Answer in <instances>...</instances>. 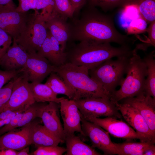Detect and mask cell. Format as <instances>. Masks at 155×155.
Here are the masks:
<instances>
[{"instance_id": "12", "label": "cell", "mask_w": 155, "mask_h": 155, "mask_svg": "<svg viewBox=\"0 0 155 155\" xmlns=\"http://www.w3.org/2000/svg\"><path fill=\"white\" fill-rule=\"evenodd\" d=\"M46 103H38L37 117L41 119L47 129L65 141V135L60 118L59 103L53 102Z\"/></svg>"}, {"instance_id": "24", "label": "cell", "mask_w": 155, "mask_h": 155, "mask_svg": "<svg viewBox=\"0 0 155 155\" xmlns=\"http://www.w3.org/2000/svg\"><path fill=\"white\" fill-rule=\"evenodd\" d=\"M45 84L56 94H63L67 96L70 99L73 100L75 96L74 91L56 72H53L49 74Z\"/></svg>"}, {"instance_id": "7", "label": "cell", "mask_w": 155, "mask_h": 155, "mask_svg": "<svg viewBox=\"0 0 155 155\" xmlns=\"http://www.w3.org/2000/svg\"><path fill=\"white\" fill-rule=\"evenodd\" d=\"M74 100L84 119L102 117L121 119L122 117L116 104L110 98H91Z\"/></svg>"}, {"instance_id": "10", "label": "cell", "mask_w": 155, "mask_h": 155, "mask_svg": "<svg viewBox=\"0 0 155 155\" xmlns=\"http://www.w3.org/2000/svg\"><path fill=\"white\" fill-rule=\"evenodd\" d=\"M15 6L0 11V28L16 40L25 29L33 14L16 9Z\"/></svg>"}, {"instance_id": "26", "label": "cell", "mask_w": 155, "mask_h": 155, "mask_svg": "<svg viewBox=\"0 0 155 155\" xmlns=\"http://www.w3.org/2000/svg\"><path fill=\"white\" fill-rule=\"evenodd\" d=\"M91 125L95 132L101 150L104 155H117L115 146L112 142L109 133L98 125L91 122Z\"/></svg>"}, {"instance_id": "35", "label": "cell", "mask_w": 155, "mask_h": 155, "mask_svg": "<svg viewBox=\"0 0 155 155\" xmlns=\"http://www.w3.org/2000/svg\"><path fill=\"white\" fill-rule=\"evenodd\" d=\"M12 37L0 28V61L13 42Z\"/></svg>"}, {"instance_id": "9", "label": "cell", "mask_w": 155, "mask_h": 155, "mask_svg": "<svg viewBox=\"0 0 155 155\" xmlns=\"http://www.w3.org/2000/svg\"><path fill=\"white\" fill-rule=\"evenodd\" d=\"M122 117L138 134L140 142L154 144V136L144 118L138 111L129 104L121 102L115 103Z\"/></svg>"}, {"instance_id": "17", "label": "cell", "mask_w": 155, "mask_h": 155, "mask_svg": "<svg viewBox=\"0 0 155 155\" xmlns=\"http://www.w3.org/2000/svg\"><path fill=\"white\" fill-rule=\"evenodd\" d=\"M37 53L55 67L63 65L66 62L65 53L61 50L59 42L49 30L46 38Z\"/></svg>"}, {"instance_id": "18", "label": "cell", "mask_w": 155, "mask_h": 155, "mask_svg": "<svg viewBox=\"0 0 155 155\" xmlns=\"http://www.w3.org/2000/svg\"><path fill=\"white\" fill-rule=\"evenodd\" d=\"M67 19L58 13L53 14L46 22L48 30L59 42L61 50L65 52L70 38L69 25Z\"/></svg>"}, {"instance_id": "37", "label": "cell", "mask_w": 155, "mask_h": 155, "mask_svg": "<svg viewBox=\"0 0 155 155\" xmlns=\"http://www.w3.org/2000/svg\"><path fill=\"white\" fill-rule=\"evenodd\" d=\"M21 69L13 71L2 70L0 69V89L21 71Z\"/></svg>"}, {"instance_id": "28", "label": "cell", "mask_w": 155, "mask_h": 155, "mask_svg": "<svg viewBox=\"0 0 155 155\" xmlns=\"http://www.w3.org/2000/svg\"><path fill=\"white\" fill-rule=\"evenodd\" d=\"M132 0H86L88 6L98 7L104 12L116 7L131 5Z\"/></svg>"}, {"instance_id": "25", "label": "cell", "mask_w": 155, "mask_h": 155, "mask_svg": "<svg viewBox=\"0 0 155 155\" xmlns=\"http://www.w3.org/2000/svg\"><path fill=\"white\" fill-rule=\"evenodd\" d=\"M119 155H143L144 152L154 144L142 142L126 141L122 143L113 142Z\"/></svg>"}, {"instance_id": "43", "label": "cell", "mask_w": 155, "mask_h": 155, "mask_svg": "<svg viewBox=\"0 0 155 155\" xmlns=\"http://www.w3.org/2000/svg\"><path fill=\"white\" fill-rule=\"evenodd\" d=\"M155 154V145L147 150L144 153L143 155H154Z\"/></svg>"}, {"instance_id": "2", "label": "cell", "mask_w": 155, "mask_h": 155, "mask_svg": "<svg viewBox=\"0 0 155 155\" xmlns=\"http://www.w3.org/2000/svg\"><path fill=\"white\" fill-rule=\"evenodd\" d=\"M133 50L129 46L117 47L108 43L82 41L77 44L68 42L65 52L66 63L83 66L89 70L113 57H130L133 53Z\"/></svg>"}, {"instance_id": "5", "label": "cell", "mask_w": 155, "mask_h": 155, "mask_svg": "<svg viewBox=\"0 0 155 155\" xmlns=\"http://www.w3.org/2000/svg\"><path fill=\"white\" fill-rule=\"evenodd\" d=\"M130 57H118L115 60L108 59L89 70V75L111 95L123 81Z\"/></svg>"}, {"instance_id": "27", "label": "cell", "mask_w": 155, "mask_h": 155, "mask_svg": "<svg viewBox=\"0 0 155 155\" xmlns=\"http://www.w3.org/2000/svg\"><path fill=\"white\" fill-rule=\"evenodd\" d=\"M131 5L137 7L141 18L147 23L155 21V0H132Z\"/></svg>"}, {"instance_id": "15", "label": "cell", "mask_w": 155, "mask_h": 155, "mask_svg": "<svg viewBox=\"0 0 155 155\" xmlns=\"http://www.w3.org/2000/svg\"><path fill=\"white\" fill-rule=\"evenodd\" d=\"M85 119L99 125L115 137L130 140L140 137L136 131L122 120L111 117H90Z\"/></svg>"}, {"instance_id": "38", "label": "cell", "mask_w": 155, "mask_h": 155, "mask_svg": "<svg viewBox=\"0 0 155 155\" xmlns=\"http://www.w3.org/2000/svg\"><path fill=\"white\" fill-rule=\"evenodd\" d=\"M24 112L16 114L11 119L8 123L0 128V136L16 128L23 115Z\"/></svg>"}, {"instance_id": "8", "label": "cell", "mask_w": 155, "mask_h": 155, "mask_svg": "<svg viewBox=\"0 0 155 155\" xmlns=\"http://www.w3.org/2000/svg\"><path fill=\"white\" fill-rule=\"evenodd\" d=\"M29 83L20 73L14 78L11 94L3 107L2 111L26 110L35 102L30 89Z\"/></svg>"}, {"instance_id": "30", "label": "cell", "mask_w": 155, "mask_h": 155, "mask_svg": "<svg viewBox=\"0 0 155 155\" xmlns=\"http://www.w3.org/2000/svg\"><path fill=\"white\" fill-rule=\"evenodd\" d=\"M36 9H42L40 14L47 20L53 14L57 13L54 0H38Z\"/></svg>"}, {"instance_id": "36", "label": "cell", "mask_w": 155, "mask_h": 155, "mask_svg": "<svg viewBox=\"0 0 155 155\" xmlns=\"http://www.w3.org/2000/svg\"><path fill=\"white\" fill-rule=\"evenodd\" d=\"M147 22L142 18L133 21L127 29L130 34H138L143 33L146 31Z\"/></svg>"}, {"instance_id": "6", "label": "cell", "mask_w": 155, "mask_h": 155, "mask_svg": "<svg viewBox=\"0 0 155 155\" xmlns=\"http://www.w3.org/2000/svg\"><path fill=\"white\" fill-rule=\"evenodd\" d=\"M46 19L37 11L33 14L24 31L15 40L28 53H37L48 34Z\"/></svg>"}, {"instance_id": "19", "label": "cell", "mask_w": 155, "mask_h": 155, "mask_svg": "<svg viewBox=\"0 0 155 155\" xmlns=\"http://www.w3.org/2000/svg\"><path fill=\"white\" fill-rule=\"evenodd\" d=\"M12 43L0 61V66L4 70L21 69L24 66L27 60L28 53L15 40H13Z\"/></svg>"}, {"instance_id": "11", "label": "cell", "mask_w": 155, "mask_h": 155, "mask_svg": "<svg viewBox=\"0 0 155 155\" xmlns=\"http://www.w3.org/2000/svg\"><path fill=\"white\" fill-rule=\"evenodd\" d=\"M55 67L37 53H28L26 63L21 69L20 73L29 82L41 83L51 72H54Z\"/></svg>"}, {"instance_id": "1", "label": "cell", "mask_w": 155, "mask_h": 155, "mask_svg": "<svg viewBox=\"0 0 155 155\" xmlns=\"http://www.w3.org/2000/svg\"><path fill=\"white\" fill-rule=\"evenodd\" d=\"M69 22L70 36L68 42L87 41L96 43H115L129 46L135 41L119 32L113 18L101 12L96 7L88 6L80 18L73 17Z\"/></svg>"}, {"instance_id": "31", "label": "cell", "mask_w": 155, "mask_h": 155, "mask_svg": "<svg viewBox=\"0 0 155 155\" xmlns=\"http://www.w3.org/2000/svg\"><path fill=\"white\" fill-rule=\"evenodd\" d=\"M38 103L35 102L24 112L23 115L16 126V128L22 127L32 122L37 117Z\"/></svg>"}, {"instance_id": "4", "label": "cell", "mask_w": 155, "mask_h": 155, "mask_svg": "<svg viewBox=\"0 0 155 155\" xmlns=\"http://www.w3.org/2000/svg\"><path fill=\"white\" fill-rule=\"evenodd\" d=\"M130 58L127 75L120 88L111 95L110 100L116 103L125 98L135 96L144 92L147 68L143 59L133 50Z\"/></svg>"}, {"instance_id": "40", "label": "cell", "mask_w": 155, "mask_h": 155, "mask_svg": "<svg viewBox=\"0 0 155 155\" xmlns=\"http://www.w3.org/2000/svg\"><path fill=\"white\" fill-rule=\"evenodd\" d=\"M69 0L75 10L74 15L78 14L80 9L86 3V0Z\"/></svg>"}, {"instance_id": "21", "label": "cell", "mask_w": 155, "mask_h": 155, "mask_svg": "<svg viewBox=\"0 0 155 155\" xmlns=\"http://www.w3.org/2000/svg\"><path fill=\"white\" fill-rule=\"evenodd\" d=\"M65 142L66 146V155H100L92 147L84 143L79 136L74 133L67 135Z\"/></svg>"}, {"instance_id": "33", "label": "cell", "mask_w": 155, "mask_h": 155, "mask_svg": "<svg viewBox=\"0 0 155 155\" xmlns=\"http://www.w3.org/2000/svg\"><path fill=\"white\" fill-rule=\"evenodd\" d=\"M66 148L57 146H40L32 154L34 155H61L66 152Z\"/></svg>"}, {"instance_id": "13", "label": "cell", "mask_w": 155, "mask_h": 155, "mask_svg": "<svg viewBox=\"0 0 155 155\" xmlns=\"http://www.w3.org/2000/svg\"><path fill=\"white\" fill-rule=\"evenodd\" d=\"M60 104V111L63 121L65 136L77 132L86 137L82 128V115L75 100L65 98Z\"/></svg>"}, {"instance_id": "41", "label": "cell", "mask_w": 155, "mask_h": 155, "mask_svg": "<svg viewBox=\"0 0 155 155\" xmlns=\"http://www.w3.org/2000/svg\"><path fill=\"white\" fill-rule=\"evenodd\" d=\"M15 5L12 0H0V11Z\"/></svg>"}, {"instance_id": "39", "label": "cell", "mask_w": 155, "mask_h": 155, "mask_svg": "<svg viewBox=\"0 0 155 155\" xmlns=\"http://www.w3.org/2000/svg\"><path fill=\"white\" fill-rule=\"evenodd\" d=\"M18 5L16 9L18 11L27 12L31 9H36L38 0H18Z\"/></svg>"}, {"instance_id": "22", "label": "cell", "mask_w": 155, "mask_h": 155, "mask_svg": "<svg viewBox=\"0 0 155 155\" xmlns=\"http://www.w3.org/2000/svg\"><path fill=\"white\" fill-rule=\"evenodd\" d=\"M28 85L35 102H53L60 103L65 98L64 97L58 98L57 94L45 84L29 82Z\"/></svg>"}, {"instance_id": "32", "label": "cell", "mask_w": 155, "mask_h": 155, "mask_svg": "<svg viewBox=\"0 0 155 155\" xmlns=\"http://www.w3.org/2000/svg\"><path fill=\"white\" fill-rule=\"evenodd\" d=\"M146 31L148 34L147 40L144 43L136 45L135 49L137 51L140 50L145 51L150 46H155V21L150 24Z\"/></svg>"}, {"instance_id": "23", "label": "cell", "mask_w": 155, "mask_h": 155, "mask_svg": "<svg viewBox=\"0 0 155 155\" xmlns=\"http://www.w3.org/2000/svg\"><path fill=\"white\" fill-rule=\"evenodd\" d=\"M155 51L146 55L143 59L147 68L144 92L155 99Z\"/></svg>"}, {"instance_id": "34", "label": "cell", "mask_w": 155, "mask_h": 155, "mask_svg": "<svg viewBox=\"0 0 155 155\" xmlns=\"http://www.w3.org/2000/svg\"><path fill=\"white\" fill-rule=\"evenodd\" d=\"M14 78L0 89V113L2 111L3 107L10 97L14 84Z\"/></svg>"}, {"instance_id": "20", "label": "cell", "mask_w": 155, "mask_h": 155, "mask_svg": "<svg viewBox=\"0 0 155 155\" xmlns=\"http://www.w3.org/2000/svg\"><path fill=\"white\" fill-rule=\"evenodd\" d=\"M32 144L38 148L47 146H57L65 141L56 136L47 129L40 122L34 125L32 135Z\"/></svg>"}, {"instance_id": "29", "label": "cell", "mask_w": 155, "mask_h": 155, "mask_svg": "<svg viewBox=\"0 0 155 155\" xmlns=\"http://www.w3.org/2000/svg\"><path fill=\"white\" fill-rule=\"evenodd\" d=\"M57 12L67 18H72L74 9L69 0H54Z\"/></svg>"}, {"instance_id": "42", "label": "cell", "mask_w": 155, "mask_h": 155, "mask_svg": "<svg viewBox=\"0 0 155 155\" xmlns=\"http://www.w3.org/2000/svg\"><path fill=\"white\" fill-rule=\"evenodd\" d=\"M18 151L9 148H0V155H17Z\"/></svg>"}, {"instance_id": "44", "label": "cell", "mask_w": 155, "mask_h": 155, "mask_svg": "<svg viewBox=\"0 0 155 155\" xmlns=\"http://www.w3.org/2000/svg\"><path fill=\"white\" fill-rule=\"evenodd\" d=\"M29 148L27 146L18 151L17 155H28L29 154Z\"/></svg>"}, {"instance_id": "16", "label": "cell", "mask_w": 155, "mask_h": 155, "mask_svg": "<svg viewBox=\"0 0 155 155\" xmlns=\"http://www.w3.org/2000/svg\"><path fill=\"white\" fill-rule=\"evenodd\" d=\"M121 102L136 108L146 121L155 137V99L143 92L135 96L123 99Z\"/></svg>"}, {"instance_id": "14", "label": "cell", "mask_w": 155, "mask_h": 155, "mask_svg": "<svg viewBox=\"0 0 155 155\" xmlns=\"http://www.w3.org/2000/svg\"><path fill=\"white\" fill-rule=\"evenodd\" d=\"M33 121L0 135V148H7L20 150L32 144L33 129L37 122Z\"/></svg>"}, {"instance_id": "3", "label": "cell", "mask_w": 155, "mask_h": 155, "mask_svg": "<svg viewBox=\"0 0 155 155\" xmlns=\"http://www.w3.org/2000/svg\"><path fill=\"white\" fill-rule=\"evenodd\" d=\"M58 73L74 91L75 100L91 98H110L111 95L90 76L88 70L83 66L66 63L55 67Z\"/></svg>"}]
</instances>
